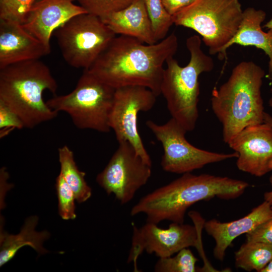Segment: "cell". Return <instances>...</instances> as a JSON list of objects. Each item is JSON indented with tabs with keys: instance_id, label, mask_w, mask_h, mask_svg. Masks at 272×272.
<instances>
[{
	"instance_id": "obj_1",
	"label": "cell",
	"mask_w": 272,
	"mask_h": 272,
	"mask_svg": "<svg viewBox=\"0 0 272 272\" xmlns=\"http://www.w3.org/2000/svg\"><path fill=\"white\" fill-rule=\"evenodd\" d=\"M178 48L174 33L153 44L129 36H116L88 70L115 89L132 86L146 87L158 96L164 64Z\"/></svg>"
},
{
	"instance_id": "obj_2",
	"label": "cell",
	"mask_w": 272,
	"mask_h": 272,
	"mask_svg": "<svg viewBox=\"0 0 272 272\" xmlns=\"http://www.w3.org/2000/svg\"><path fill=\"white\" fill-rule=\"evenodd\" d=\"M249 186L246 181L226 176L186 173L143 196L130 214H144L147 222L156 224L165 220L184 223L186 211L196 202L214 197L235 199Z\"/></svg>"
},
{
	"instance_id": "obj_3",
	"label": "cell",
	"mask_w": 272,
	"mask_h": 272,
	"mask_svg": "<svg viewBox=\"0 0 272 272\" xmlns=\"http://www.w3.org/2000/svg\"><path fill=\"white\" fill-rule=\"evenodd\" d=\"M264 70L252 61H242L232 70L228 80L212 91L211 106L222 123L227 143L247 126L263 122L261 88Z\"/></svg>"
},
{
	"instance_id": "obj_4",
	"label": "cell",
	"mask_w": 272,
	"mask_h": 272,
	"mask_svg": "<svg viewBox=\"0 0 272 272\" xmlns=\"http://www.w3.org/2000/svg\"><path fill=\"white\" fill-rule=\"evenodd\" d=\"M57 89L50 69L39 59L0 69V101L17 114L25 128H33L57 117L58 112L43 99L45 91L55 94Z\"/></svg>"
},
{
	"instance_id": "obj_5",
	"label": "cell",
	"mask_w": 272,
	"mask_h": 272,
	"mask_svg": "<svg viewBox=\"0 0 272 272\" xmlns=\"http://www.w3.org/2000/svg\"><path fill=\"white\" fill-rule=\"evenodd\" d=\"M201 39L194 35L186 39L190 54L188 63L181 66L173 57L166 61L161 84V94L165 98L172 118L187 132L193 130L198 117L200 93L198 77L214 68V61L202 51Z\"/></svg>"
},
{
	"instance_id": "obj_6",
	"label": "cell",
	"mask_w": 272,
	"mask_h": 272,
	"mask_svg": "<svg viewBox=\"0 0 272 272\" xmlns=\"http://www.w3.org/2000/svg\"><path fill=\"white\" fill-rule=\"evenodd\" d=\"M115 91L88 70H84L71 92L55 95L46 103L52 110L67 113L78 128L106 133L111 129L109 117Z\"/></svg>"
},
{
	"instance_id": "obj_7",
	"label": "cell",
	"mask_w": 272,
	"mask_h": 272,
	"mask_svg": "<svg viewBox=\"0 0 272 272\" xmlns=\"http://www.w3.org/2000/svg\"><path fill=\"white\" fill-rule=\"evenodd\" d=\"M243 15L239 0H195L172 17L175 25L199 34L209 53L215 55L235 35Z\"/></svg>"
},
{
	"instance_id": "obj_8",
	"label": "cell",
	"mask_w": 272,
	"mask_h": 272,
	"mask_svg": "<svg viewBox=\"0 0 272 272\" xmlns=\"http://www.w3.org/2000/svg\"><path fill=\"white\" fill-rule=\"evenodd\" d=\"M55 35L64 60L84 70L91 66L116 37L100 17L88 13L70 19Z\"/></svg>"
},
{
	"instance_id": "obj_9",
	"label": "cell",
	"mask_w": 272,
	"mask_h": 272,
	"mask_svg": "<svg viewBox=\"0 0 272 272\" xmlns=\"http://www.w3.org/2000/svg\"><path fill=\"white\" fill-rule=\"evenodd\" d=\"M146 124L162 144L163 155L161 165L166 172L182 174L190 173L208 164L238 156L235 152L216 153L193 146L185 138L187 131L173 118L163 124L151 120H147Z\"/></svg>"
},
{
	"instance_id": "obj_10",
	"label": "cell",
	"mask_w": 272,
	"mask_h": 272,
	"mask_svg": "<svg viewBox=\"0 0 272 272\" xmlns=\"http://www.w3.org/2000/svg\"><path fill=\"white\" fill-rule=\"evenodd\" d=\"M118 144L96 181L108 194H113L121 204H125L148 181L152 164L145 161L129 142Z\"/></svg>"
},
{
	"instance_id": "obj_11",
	"label": "cell",
	"mask_w": 272,
	"mask_h": 272,
	"mask_svg": "<svg viewBox=\"0 0 272 272\" xmlns=\"http://www.w3.org/2000/svg\"><path fill=\"white\" fill-rule=\"evenodd\" d=\"M157 95L149 89L139 86L115 89L109 117V125L118 143L129 142L137 153L152 165L137 126V117L141 111L150 110L154 106Z\"/></svg>"
},
{
	"instance_id": "obj_12",
	"label": "cell",
	"mask_w": 272,
	"mask_h": 272,
	"mask_svg": "<svg viewBox=\"0 0 272 272\" xmlns=\"http://www.w3.org/2000/svg\"><path fill=\"white\" fill-rule=\"evenodd\" d=\"M198 230L196 226L174 222L167 229L147 222L140 228L133 225L127 262L132 263L134 271H137V260L144 251L164 258L185 248H198L200 244Z\"/></svg>"
},
{
	"instance_id": "obj_13",
	"label": "cell",
	"mask_w": 272,
	"mask_h": 272,
	"mask_svg": "<svg viewBox=\"0 0 272 272\" xmlns=\"http://www.w3.org/2000/svg\"><path fill=\"white\" fill-rule=\"evenodd\" d=\"M227 144L238 154L239 170L256 177L272 171V128L268 124L247 126Z\"/></svg>"
},
{
	"instance_id": "obj_14",
	"label": "cell",
	"mask_w": 272,
	"mask_h": 272,
	"mask_svg": "<svg viewBox=\"0 0 272 272\" xmlns=\"http://www.w3.org/2000/svg\"><path fill=\"white\" fill-rule=\"evenodd\" d=\"M76 0H37L23 27L46 46L51 48V35L73 17L87 13L74 2Z\"/></svg>"
},
{
	"instance_id": "obj_15",
	"label": "cell",
	"mask_w": 272,
	"mask_h": 272,
	"mask_svg": "<svg viewBox=\"0 0 272 272\" xmlns=\"http://www.w3.org/2000/svg\"><path fill=\"white\" fill-rule=\"evenodd\" d=\"M51 48L29 32L22 24L0 20V69L16 63L39 59Z\"/></svg>"
},
{
	"instance_id": "obj_16",
	"label": "cell",
	"mask_w": 272,
	"mask_h": 272,
	"mask_svg": "<svg viewBox=\"0 0 272 272\" xmlns=\"http://www.w3.org/2000/svg\"><path fill=\"white\" fill-rule=\"evenodd\" d=\"M271 218L272 209L264 200L247 215L238 220L221 222L214 219L205 222L203 228L215 241L213 250L215 258L223 261L227 248L235 238L252 231Z\"/></svg>"
},
{
	"instance_id": "obj_17",
	"label": "cell",
	"mask_w": 272,
	"mask_h": 272,
	"mask_svg": "<svg viewBox=\"0 0 272 272\" xmlns=\"http://www.w3.org/2000/svg\"><path fill=\"white\" fill-rule=\"evenodd\" d=\"M100 18L116 35L133 37L148 44L158 42L143 0H134L123 9Z\"/></svg>"
},
{
	"instance_id": "obj_18",
	"label": "cell",
	"mask_w": 272,
	"mask_h": 272,
	"mask_svg": "<svg viewBox=\"0 0 272 272\" xmlns=\"http://www.w3.org/2000/svg\"><path fill=\"white\" fill-rule=\"evenodd\" d=\"M266 13L261 10L248 8L243 11V18L235 35L219 54L221 59L226 56L227 49L236 44L244 46H254L262 50L269 59L268 78L272 82V28L264 32L261 27Z\"/></svg>"
},
{
	"instance_id": "obj_19",
	"label": "cell",
	"mask_w": 272,
	"mask_h": 272,
	"mask_svg": "<svg viewBox=\"0 0 272 272\" xmlns=\"http://www.w3.org/2000/svg\"><path fill=\"white\" fill-rule=\"evenodd\" d=\"M38 218L31 216L26 219L19 233L9 234L1 230L0 234V266L11 260L17 252L24 246H29L39 254H44L48 251L43 247V243L50 237L47 231L37 232L35 227Z\"/></svg>"
},
{
	"instance_id": "obj_20",
	"label": "cell",
	"mask_w": 272,
	"mask_h": 272,
	"mask_svg": "<svg viewBox=\"0 0 272 272\" xmlns=\"http://www.w3.org/2000/svg\"><path fill=\"white\" fill-rule=\"evenodd\" d=\"M58 155L60 174L73 190L77 201L79 203L86 201L92 195V189L85 180V173L78 169L73 152L64 145L58 149Z\"/></svg>"
},
{
	"instance_id": "obj_21",
	"label": "cell",
	"mask_w": 272,
	"mask_h": 272,
	"mask_svg": "<svg viewBox=\"0 0 272 272\" xmlns=\"http://www.w3.org/2000/svg\"><path fill=\"white\" fill-rule=\"evenodd\" d=\"M272 259V244L246 241L235 253V265L246 271L260 272Z\"/></svg>"
},
{
	"instance_id": "obj_22",
	"label": "cell",
	"mask_w": 272,
	"mask_h": 272,
	"mask_svg": "<svg viewBox=\"0 0 272 272\" xmlns=\"http://www.w3.org/2000/svg\"><path fill=\"white\" fill-rule=\"evenodd\" d=\"M198 259L191 251L185 248L174 256L159 258L154 271L156 272H195L197 271L196 263Z\"/></svg>"
},
{
	"instance_id": "obj_23",
	"label": "cell",
	"mask_w": 272,
	"mask_h": 272,
	"mask_svg": "<svg viewBox=\"0 0 272 272\" xmlns=\"http://www.w3.org/2000/svg\"><path fill=\"white\" fill-rule=\"evenodd\" d=\"M151 21L157 42L164 39L174 24L172 17L165 9L162 0H143Z\"/></svg>"
},
{
	"instance_id": "obj_24",
	"label": "cell",
	"mask_w": 272,
	"mask_h": 272,
	"mask_svg": "<svg viewBox=\"0 0 272 272\" xmlns=\"http://www.w3.org/2000/svg\"><path fill=\"white\" fill-rule=\"evenodd\" d=\"M37 0H0V20L23 24Z\"/></svg>"
},
{
	"instance_id": "obj_25",
	"label": "cell",
	"mask_w": 272,
	"mask_h": 272,
	"mask_svg": "<svg viewBox=\"0 0 272 272\" xmlns=\"http://www.w3.org/2000/svg\"><path fill=\"white\" fill-rule=\"evenodd\" d=\"M55 188L58 198V214L63 220L76 218V199L74 193L59 173L56 178Z\"/></svg>"
},
{
	"instance_id": "obj_26",
	"label": "cell",
	"mask_w": 272,
	"mask_h": 272,
	"mask_svg": "<svg viewBox=\"0 0 272 272\" xmlns=\"http://www.w3.org/2000/svg\"><path fill=\"white\" fill-rule=\"evenodd\" d=\"M88 13L100 18L120 11L134 0H76Z\"/></svg>"
},
{
	"instance_id": "obj_27",
	"label": "cell",
	"mask_w": 272,
	"mask_h": 272,
	"mask_svg": "<svg viewBox=\"0 0 272 272\" xmlns=\"http://www.w3.org/2000/svg\"><path fill=\"white\" fill-rule=\"evenodd\" d=\"M24 127L21 119L8 106L0 101V137L3 138L15 129Z\"/></svg>"
},
{
	"instance_id": "obj_28",
	"label": "cell",
	"mask_w": 272,
	"mask_h": 272,
	"mask_svg": "<svg viewBox=\"0 0 272 272\" xmlns=\"http://www.w3.org/2000/svg\"><path fill=\"white\" fill-rule=\"evenodd\" d=\"M246 241L260 242L272 244V218L252 231L246 234Z\"/></svg>"
},
{
	"instance_id": "obj_29",
	"label": "cell",
	"mask_w": 272,
	"mask_h": 272,
	"mask_svg": "<svg viewBox=\"0 0 272 272\" xmlns=\"http://www.w3.org/2000/svg\"><path fill=\"white\" fill-rule=\"evenodd\" d=\"M195 0H162L163 5L171 16L191 4Z\"/></svg>"
},
{
	"instance_id": "obj_30",
	"label": "cell",
	"mask_w": 272,
	"mask_h": 272,
	"mask_svg": "<svg viewBox=\"0 0 272 272\" xmlns=\"http://www.w3.org/2000/svg\"><path fill=\"white\" fill-rule=\"evenodd\" d=\"M268 105L272 109V97L269 99ZM263 122L268 124L272 128V116L268 113L264 112Z\"/></svg>"
},
{
	"instance_id": "obj_31",
	"label": "cell",
	"mask_w": 272,
	"mask_h": 272,
	"mask_svg": "<svg viewBox=\"0 0 272 272\" xmlns=\"http://www.w3.org/2000/svg\"><path fill=\"white\" fill-rule=\"evenodd\" d=\"M269 181L272 187V175L270 176ZM264 199L268 203L272 209V190L264 193Z\"/></svg>"
},
{
	"instance_id": "obj_32",
	"label": "cell",
	"mask_w": 272,
	"mask_h": 272,
	"mask_svg": "<svg viewBox=\"0 0 272 272\" xmlns=\"http://www.w3.org/2000/svg\"><path fill=\"white\" fill-rule=\"evenodd\" d=\"M260 272H272V259L266 264Z\"/></svg>"
},
{
	"instance_id": "obj_33",
	"label": "cell",
	"mask_w": 272,
	"mask_h": 272,
	"mask_svg": "<svg viewBox=\"0 0 272 272\" xmlns=\"http://www.w3.org/2000/svg\"><path fill=\"white\" fill-rule=\"evenodd\" d=\"M264 27L269 29L272 28V19L268 21L264 25Z\"/></svg>"
},
{
	"instance_id": "obj_34",
	"label": "cell",
	"mask_w": 272,
	"mask_h": 272,
	"mask_svg": "<svg viewBox=\"0 0 272 272\" xmlns=\"http://www.w3.org/2000/svg\"><path fill=\"white\" fill-rule=\"evenodd\" d=\"M270 92L272 93V88L270 89Z\"/></svg>"
}]
</instances>
